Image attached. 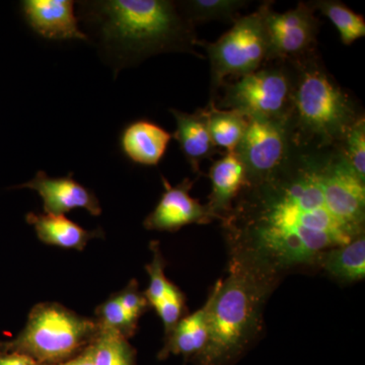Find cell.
Listing matches in <instances>:
<instances>
[{
	"label": "cell",
	"instance_id": "17",
	"mask_svg": "<svg viewBox=\"0 0 365 365\" xmlns=\"http://www.w3.org/2000/svg\"><path fill=\"white\" fill-rule=\"evenodd\" d=\"M208 311L209 299L195 313L180 319L172 332L165 336V346L158 357L165 359L170 355L198 356L207 343Z\"/></svg>",
	"mask_w": 365,
	"mask_h": 365
},
{
	"label": "cell",
	"instance_id": "27",
	"mask_svg": "<svg viewBox=\"0 0 365 365\" xmlns=\"http://www.w3.org/2000/svg\"><path fill=\"white\" fill-rule=\"evenodd\" d=\"M116 297L126 313L136 321H138L150 306L144 292L138 289L136 280H131L126 287L116 294Z\"/></svg>",
	"mask_w": 365,
	"mask_h": 365
},
{
	"label": "cell",
	"instance_id": "29",
	"mask_svg": "<svg viewBox=\"0 0 365 365\" xmlns=\"http://www.w3.org/2000/svg\"><path fill=\"white\" fill-rule=\"evenodd\" d=\"M50 365H95V364H93V346H91V344L88 345L83 352L79 353L76 357L67 360L66 362Z\"/></svg>",
	"mask_w": 365,
	"mask_h": 365
},
{
	"label": "cell",
	"instance_id": "11",
	"mask_svg": "<svg viewBox=\"0 0 365 365\" xmlns=\"http://www.w3.org/2000/svg\"><path fill=\"white\" fill-rule=\"evenodd\" d=\"M16 189H31L39 194L44 212L48 215H64L73 209H85L93 216L102 215V206L91 190L73 179L72 174L66 177L48 176L39 170L31 181L24 182Z\"/></svg>",
	"mask_w": 365,
	"mask_h": 365
},
{
	"label": "cell",
	"instance_id": "10",
	"mask_svg": "<svg viewBox=\"0 0 365 365\" xmlns=\"http://www.w3.org/2000/svg\"><path fill=\"white\" fill-rule=\"evenodd\" d=\"M162 181L165 190L160 202L144 220L146 230L173 232L193 223L205 225L216 218L207 205L190 195L194 182L188 178L177 186H172L163 176Z\"/></svg>",
	"mask_w": 365,
	"mask_h": 365
},
{
	"label": "cell",
	"instance_id": "6",
	"mask_svg": "<svg viewBox=\"0 0 365 365\" xmlns=\"http://www.w3.org/2000/svg\"><path fill=\"white\" fill-rule=\"evenodd\" d=\"M268 2L254 13L242 16L215 42L198 41L210 62V102L227 78H241L259 71L267 62L268 39L265 11Z\"/></svg>",
	"mask_w": 365,
	"mask_h": 365
},
{
	"label": "cell",
	"instance_id": "28",
	"mask_svg": "<svg viewBox=\"0 0 365 365\" xmlns=\"http://www.w3.org/2000/svg\"><path fill=\"white\" fill-rule=\"evenodd\" d=\"M0 365H42L23 353L0 351Z\"/></svg>",
	"mask_w": 365,
	"mask_h": 365
},
{
	"label": "cell",
	"instance_id": "14",
	"mask_svg": "<svg viewBox=\"0 0 365 365\" xmlns=\"http://www.w3.org/2000/svg\"><path fill=\"white\" fill-rule=\"evenodd\" d=\"M170 112L177 124L173 138L179 143L180 150L193 172L200 173L201 163L218 153L209 133L205 109L196 110L191 114L176 109H170Z\"/></svg>",
	"mask_w": 365,
	"mask_h": 365
},
{
	"label": "cell",
	"instance_id": "1",
	"mask_svg": "<svg viewBox=\"0 0 365 365\" xmlns=\"http://www.w3.org/2000/svg\"><path fill=\"white\" fill-rule=\"evenodd\" d=\"M235 201L222 217L235 255L272 273L364 235L365 182L340 148L294 145L280 169Z\"/></svg>",
	"mask_w": 365,
	"mask_h": 365
},
{
	"label": "cell",
	"instance_id": "8",
	"mask_svg": "<svg viewBox=\"0 0 365 365\" xmlns=\"http://www.w3.org/2000/svg\"><path fill=\"white\" fill-rule=\"evenodd\" d=\"M312 2H299L294 9L277 13L268 2L265 26L268 39L267 62L294 63L316 54L319 23Z\"/></svg>",
	"mask_w": 365,
	"mask_h": 365
},
{
	"label": "cell",
	"instance_id": "26",
	"mask_svg": "<svg viewBox=\"0 0 365 365\" xmlns=\"http://www.w3.org/2000/svg\"><path fill=\"white\" fill-rule=\"evenodd\" d=\"M185 307V297L176 285L170 283L163 299L153 306L165 326V336L172 332L173 329L181 319Z\"/></svg>",
	"mask_w": 365,
	"mask_h": 365
},
{
	"label": "cell",
	"instance_id": "12",
	"mask_svg": "<svg viewBox=\"0 0 365 365\" xmlns=\"http://www.w3.org/2000/svg\"><path fill=\"white\" fill-rule=\"evenodd\" d=\"M21 11L34 32L48 40H88L81 32L72 0H25Z\"/></svg>",
	"mask_w": 365,
	"mask_h": 365
},
{
	"label": "cell",
	"instance_id": "24",
	"mask_svg": "<svg viewBox=\"0 0 365 365\" xmlns=\"http://www.w3.org/2000/svg\"><path fill=\"white\" fill-rule=\"evenodd\" d=\"M340 150L357 177L365 182V118L364 114L346 134Z\"/></svg>",
	"mask_w": 365,
	"mask_h": 365
},
{
	"label": "cell",
	"instance_id": "9",
	"mask_svg": "<svg viewBox=\"0 0 365 365\" xmlns=\"http://www.w3.org/2000/svg\"><path fill=\"white\" fill-rule=\"evenodd\" d=\"M292 148L288 120L249 119L234 153L246 170L247 184H254L280 169Z\"/></svg>",
	"mask_w": 365,
	"mask_h": 365
},
{
	"label": "cell",
	"instance_id": "20",
	"mask_svg": "<svg viewBox=\"0 0 365 365\" xmlns=\"http://www.w3.org/2000/svg\"><path fill=\"white\" fill-rule=\"evenodd\" d=\"M248 4L246 0H187L177 2L182 16L193 26L210 21L234 24L241 18L240 11Z\"/></svg>",
	"mask_w": 365,
	"mask_h": 365
},
{
	"label": "cell",
	"instance_id": "7",
	"mask_svg": "<svg viewBox=\"0 0 365 365\" xmlns=\"http://www.w3.org/2000/svg\"><path fill=\"white\" fill-rule=\"evenodd\" d=\"M212 103L220 110H230L248 119L288 120L294 93V69L292 64L276 62L274 66L223 83Z\"/></svg>",
	"mask_w": 365,
	"mask_h": 365
},
{
	"label": "cell",
	"instance_id": "21",
	"mask_svg": "<svg viewBox=\"0 0 365 365\" xmlns=\"http://www.w3.org/2000/svg\"><path fill=\"white\" fill-rule=\"evenodd\" d=\"M316 11L327 16L339 32L344 45H351L365 36L364 18L354 13L349 7L337 0H318L312 1Z\"/></svg>",
	"mask_w": 365,
	"mask_h": 365
},
{
	"label": "cell",
	"instance_id": "5",
	"mask_svg": "<svg viewBox=\"0 0 365 365\" xmlns=\"http://www.w3.org/2000/svg\"><path fill=\"white\" fill-rule=\"evenodd\" d=\"M98 331L96 319L57 302H41L31 309L25 328L14 339L0 341V351L23 353L42 365L62 364L83 352Z\"/></svg>",
	"mask_w": 365,
	"mask_h": 365
},
{
	"label": "cell",
	"instance_id": "25",
	"mask_svg": "<svg viewBox=\"0 0 365 365\" xmlns=\"http://www.w3.org/2000/svg\"><path fill=\"white\" fill-rule=\"evenodd\" d=\"M150 249L153 251V258L151 263L146 266V270L150 275V285L144 292V295L150 302V307H153L158 300L163 299L172 282L165 277V263L158 242H153L150 245Z\"/></svg>",
	"mask_w": 365,
	"mask_h": 365
},
{
	"label": "cell",
	"instance_id": "23",
	"mask_svg": "<svg viewBox=\"0 0 365 365\" xmlns=\"http://www.w3.org/2000/svg\"><path fill=\"white\" fill-rule=\"evenodd\" d=\"M95 319L100 328L119 333L126 339L135 334L138 322L126 313L116 294L112 295L97 307Z\"/></svg>",
	"mask_w": 365,
	"mask_h": 365
},
{
	"label": "cell",
	"instance_id": "3",
	"mask_svg": "<svg viewBox=\"0 0 365 365\" xmlns=\"http://www.w3.org/2000/svg\"><path fill=\"white\" fill-rule=\"evenodd\" d=\"M272 272L234 255L230 274L209 295L208 338L198 365H225L248 345L261 321Z\"/></svg>",
	"mask_w": 365,
	"mask_h": 365
},
{
	"label": "cell",
	"instance_id": "15",
	"mask_svg": "<svg viewBox=\"0 0 365 365\" xmlns=\"http://www.w3.org/2000/svg\"><path fill=\"white\" fill-rule=\"evenodd\" d=\"M209 178L212 190L207 207L216 218L222 220L247 185L246 170L237 153H227L213 163L209 170Z\"/></svg>",
	"mask_w": 365,
	"mask_h": 365
},
{
	"label": "cell",
	"instance_id": "18",
	"mask_svg": "<svg viewBox=\"0 0 365 365\" xmlns=\"http://www.w3.org/2000/svg\"><path fill=\"white\" fill-rule=\"evenodd\" d=\"M319 263L327 272L341 281H359L365 276L364 235L345 245L325 252Z\"/></svg>",
	"mask_w": 365,
	"mask_h": 365
},
{
	"label": "cell",
	"instance_id": "22",
	"mask_svg": "<svg viewBox=\"0 0 365 365\" xmlns=\"http://www.w3.org/2000/svg\"><path fill=\"white\" fill-rule=\"evenodd\" d=\"M91 346L95 365H135V350L119 333L100 328Z\"/></svg>",
	"mask_w": 365,
	"mask_h": 365
},
{
	"label": "cell",
	"instance_id": "16",
	"mask_svg": "<svg viewBox=\"0 0 365 365\" xmlns=\"http://www.w3.org/2000/svg\"><path fill=\"white\" fill-rule=\"evenodd\" d=\"M26 220L35 228L41 242L66 250L83 251L91 240L104 235L101 228L85 230L64 215L29 212L26 215Z\"/></svg>",
	"mask_w": 365,
	"mask_h": 365
},
{
	"label": "cell",
	"instance_id": "4",
	"mask_svg": "<svg viewBox=\"0 0 365 365\" xmlns=\"http://www.w3.org/2000/svg\"><path fill=\"white\" fill-rule=\"evenodd\" d=\"M294 93L288 118L292 144L299 148H340L364 115L351 96L329 74L318 55L294 62Z\"/></svg>",
	"mask_w": 365,
	"mask_h": 365
},
{
	"label": "cell",
	"instance_id": "13",
	"mask_svg": "<svg viewBox=\"0 0 365 365\" xmlns=\"http://www.w3.org/2000/svg\"><path fill=\"white\" fill-rule=\"evenodd\" d=\"M173 134L148 120H137L127 125L120 136L125 157L137 165L155 167L167 153Z\"/></svg>",
	"mask_w": 365,
	"mask_h": 365
},
{
	"label": "cell",
	"instance_id": "19",
	"mask_svg": "<svg viewBox=\"0 0 365 365\" xmlns=\"http://www.w3.org/2000/svg\"><path fill=\"white\" fill-rule=\"evenodd\" d=\"M204 109L207 116L209 133L216 148L234 153L248 127V118L237 112L217 109L212 103H209Z\"/></svg>",
	"mask_w": 365,
	"mask_h": 365
},
{
	"label": "cell",
	"instance_id": "2",
	"mask_svg": "<svg viewBox=\"0 0 365 365\" xmlns=\"http://www.w3.org/2000/svg\"><path fill=\"white\" fill-rule=\"evenodd\" d=\"M93 18L107 47L124 63L168 52L195 55L194 26L169 0H106L91 2Z\"/></svg>",
	"mask_w": 365,
	"mask_h": 365
}]
</instances>
